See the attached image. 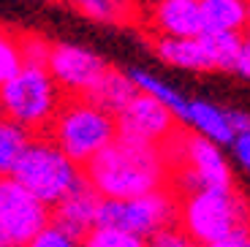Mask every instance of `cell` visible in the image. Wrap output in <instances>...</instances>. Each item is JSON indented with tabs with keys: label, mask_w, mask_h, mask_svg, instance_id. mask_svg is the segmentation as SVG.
Masks as SVG:
<instances>
[{
	"label": "cell",
	"mask_w": 250,
	"mask_h": 247,
	"mask_svg": "<svg viewBox=\"0 0 250 247\" xmlns=\"http://www.w3.org/2000/svg\"><path fill=\"white\" fill-rule=\"evenodd\" d=\"M79 247H147L144 239H136L131 234H123L117 228H106V226H95L87 236L79 239Z\"/></svg>",
	"instance_id": "cell-22"
},
{
	"label": "cell",
	"mask_w": 250,
	"mask_h": 247,
	"mask_svg": "<svg viewBox=\"0 0 250 247\" xmlns=\"http://www.w3.org/2000/svg\"><path fill=\"white\" fill-rule=\"evenodd\" d=\"M44 68L62 93V98H87L95 82L109 68V62L87 46L57 41L49 46Z\"/></svg>",
	"instance_id": "cell-8"
},
{
	"label": "cell",
	"mask_w": 250,
	"mask_h": 247,
	"mask_svg": "<svg viewBox=\"0 0 250 247\" xmlns=\"http://www.w3.org/2000/svg\"><path fill=\"white\" fill-rule=\"evenodd\" d=\"M125 74L133 82L136 93H142V95H147V98L158 101L161 106H166L182 125V120H185V114H188V101H190L188 95H182L177 87H171L169 82H163L161 76H152L150 71H144V68H131V71H125Z\"/></svg>",
	"instance_id": "cell-17"
},
{
	"label": "cell",
	"mask_w": 250,
	"mask_h": 247,
	"mask_svg": "<svg viewBox=\"0 0 250 247\" xmlns=\"http://www.w3.org/2000/svg\"><path fill=\"white\" fill-rule=\"evenodd\" d=\"M163 155L171 171L169 187L177 193V198L201 187H234L231 163L223 155V147L196 133L180 128L163 147Z\"/></svg>",
	"instance_id": "cell-5"
},
{
	"label": "cell",
	"mask_w": 250,
	"mask_h": 247,
	"mask_svg": "<svg viewBox=\"0 0 250 247\" xmlns=\"http://www.w3.org/2000/svg\"><path fill=\"white\" fill-rule=\"evenodd\" d=\"M11 179L19 182L33 198H38L49 209L60 204L62 198H68L71 193H76L79 187H84L82 166L68 161L44 133L30 139Z\"/></svg>",
	"instance_id": "cell-4"
},
{
	"label": "cell",
	"mask_w": 250,
	"mask_h": 247,
	"mask_svg": "<svg viewBox=\"0 0 250 247\" xmlns=\"http://www.w3.org/2000/svg\"><path fill=\"white\" fill-rule=\"evenodd\" d=\"M76 166H87L117 139V125L109 111L98 109L87 98H62L57 114L44 133Z\"/></svg>",
	"instance_id": "cell-3"
},
{
	"label": "cell",
	"mask_w": 250,
	"mask_h": 247,
	"mask_svg": "<svg viewBox=\"0 0 250 247\" xmlns=\"http://www.w3.org/2000/svg\"><path fill=\"white\" fill-rule=\"evenodd\" d=\"M152 52L171 68L182 71H212L204 38H152Z\"/></svg>",
	"instance_id": "cell-15"
},
{
	"label": "cell",
	"mask_w": 250,
	"mask_h": 247,
	"mask_svg": "<svg viewBox=\"0 0 250 247\" xmlns=\"http://www.w3.org/2000/svg\"><path fill=\"white\" fill-rule=\"evenodd\" d=\"M177 228L196 247L245 239L250 204L237 187H201L177 198Z\"/></svg>",
	"instance_id": "cell-2"
},
{
	"label": "cell",
	"mask_w": 250,
	"mask_h": 247,
	"mask_svg": "<svg viewBox=\"0 0 250 247\" xmlns=\"http://www.w3.org/2000/svg\"><path fill=\"white\" fill-rule=\"evenodd\" d=\"M229 147H231V155H234V161H237V166L250 177V128L239 130Z\"/></svg>",
	"instance_id": "cell-25"
},
{
	"label": "cell",
	"mask_w": 250,
	"mask_h": 247,
	"mask_svg": "<svg viewBox=\"0 0 250 247\" xmlns=\"http://www.w3.org/2000/svg\"><path fill=\"white\" fill-rule=\"evenodd\" d=\"M98 226L117 228L136 239H152L163 228L177 226V193L161 187L147 196L123 198V201H101Z\"/></svg>",
	"instance_id": "cell-7"
},
{
	"label": "cell",
	"mask_w": 250,
	"mask_h": 247,
	"mask_svg": "<svg viewBox=\"0 0 250 247\" xmlns=\"http://www.w3.org/2000/svg\"><path fill=\"white\" fill-rule=\"evenodd\" d=\"M30 139L33 136L27 130L14 125L11 120L0 117V177H11L14 174L25 147L30 144Z\"/></svg>",
	"instance_id": "cell-19"
},
{
	"label": "cell",
	"mask_w": 250,
	"mask_h": 247,
	"mask_svg": "<svg viewBox=\"0 0 250 247\" xmlns=\"http://www.w3.org/2000/svg\"><path fill=\"white\" fill-rule=\"evenodd\" d=\"M139 19L152 38H196L201 36L199 0H150Z\"/></svg>",
	"instance_id": "cell-11"
},
{
	"label": "cell",
	"mask_w": 250,
	"mask_h": 247,
	"mask_svg": "<svg viewBox=\"0 0 250 247\" xmlns=\"http://www.w3.org/2000/svg\"><path fill=\"white\" fill-rule=\"evenodd\" d=\"M27 247H79V239L62 234L60 228H55V226H46L41 234H36L30 242H27Z\"/></svg>",
	"instance_id": "cell-24"
},
{
	"label": "cell",
	"mask_w": 250,
	"mask_h": 247,
	"mask_svg": "<svg viewBox=\"0 0 250 247\" xmlns=\"http://www.w3.org/2000/svg\"><path fill=\"white\" fill-rule=\"evenodd\" d=\"M133 3H139V0H133Z\"/></svg>",
	"instance_id": "cell-30"
},
{
	"label": "cell",
	"mask_w": 250,
	"mask_h": 247,
	"mask_svg": "<svg viewBox=\"0 0 250 247\" xmlns=\"http://www.w3.org/2000/svg\"><path fill=\"white\" fill-rule=\"evenodd\" d=\"M182 125L185 128L190 125V133L218 144V147H229L234 142V128L229 123V111L209 103V101L201 98L188 101V114L182 120Z\"/></svg>",
	"instance_id": "cell-13"
},
{
	"label": "cell",
	"mask_w": 250,
	"mask_h": 247,
	"mask_svg": "<svg viewBox=\"0 0 250 247\" xmlns=\"http://www.w3.org/2000/svg\"><path fill=\"white\" fill-rule=\"evenodd\" d=\"M98 209H101V198L84 185L76 193H71L68 198H62L57 206H52L49 226L60 228L62 234L74 236V239H82L98 226Z\"/></svg>",
	"instance_id": "cell-12"
},
{
	"label": "cell",
	"mask_w": 250,
	"mask_h": 247,
	"mask_svg": "<svg viewBox=\"0 0 250 247\" xmlns=\"http://www.w3.org/2000/svg\"><path fill=\"white\" fill-rule=\"evenodd\" d=\"M114 125H117V139L158 149L166 147L171 136L182 128L180 120L166 106H161L158 101L147 98L142 93L133 95L131 103L114 117Z\"/></svg>",
	"instance_id": "cell-10"
},
{
	"label": "cell",
	"mask_w": 250,
	"mask_h": 247,
	"mask_svg": "<svg viewBox=\"0 0 250 247\" xmlns=\"http://www.w3.org/2000/svg\"><path fill=\"white\" fill-rule=\"evenodd\" d=\"M22 49H19V33L0 27V87L11 82L22 71Z\"/></svg>",
	"instance_id": "cell-21"
},
{
	"label": "cell",
	"mask_w": 250,
	"mask_h": 247,
	"mask_svg": "<svg viewBox=\"0 0 250 247\" xmlns=\"http://www.w3.org/2000/svg\"><path fill=\"white\" fill-rule=\"evenodd\" d=\"M49 46L52 43L46 38H41L38 33H19V49H22L25 65H44Z\"/></svg>",
	"instance_id": "cell-23"
},
{
	"label": "cell",
	"mask_w": 250,
	"mask_h": 247,
	"mask_svg": "<svg viewBox=\"0 0 250 247\" xmlns=\"http://www.w3.org/2000/svg\"><path fill=\"white\" fill-rule=\"evenodd\" d=\"M79 17L101 25H128L139 19V3L133 0H62Z\"/></svg>",
	"instance_id": "cell-18"
},
{
	"label": "cell",
	"mask_w": 250,
	"mask_h": 247,
	"mask_svg": "<svg viewBox=\"0 0 250 247\" xmlns=\"http://www.w3.org/2000/svg\"><path fill=\"white\" fill-rule=\"evenodd\" d=\"M248 239H250V234H248Z\"/></svg>",
	"instance_id": "cell-31"
},
{
	"label": "cell",
	"mask_w": 250,
	"mask_h": 247,
	"mask_svg": "<svg viewBox=\"0 0 250 247\" xmlns=\"http://www.w3.org/2000/svg\"><path fill=\"white\" fill-rule=\"evenodd\" d=\"M201 38H204V46H207V55H209L212 71L234 74L242 36H201Z\"/></svg>",
	"instance_id": "cell-20"
},
{
	"label": "cell",
	"mask_w": 250,
	"mask_h": 247,
	"mask_svg": "<svg viewBox=\"0 0 250 247\" xmlns=\"http://www.w3.org/2000/svg\"><path fill=\"white\" fill-rule=\"evenodd\" d=\"M207 247H250V239H229V242H218V245H207Z\"/></svg>",
	"instance_id": "cell-28"
},
{
	"label": "cell",
	"mask_w": 250,
	"mask_h": 247,
	"mask_svg": "<svg viewBox=\"0 0 250 247\" xmlns=\"http://www.w3.org/2000/svg\"><path fill=\"white\" fill-rule=\"evenodd\" d=\"M201 36H242L248 30L245 0H199Z\"/></svg>",
	"instance_id": "cell-14"
},
{
	"label": "cell",
	"mask_w": 250,
	"mask_h": 247,
	"mask_svg": "<svg viewBox=\"0 0 250 247\" xmlns=\"http://www.w3.org/2000/svg\"><path fill=\"white\" fill-rule=\"evenodd\" d=\"M234 74H239L242 79L250 82V30L242 33V41H239V55H237V65H234Z\"/></svg>",
	"instance_id": "cell-27"
},
{
	"label": "cell",
	"mask_w": 250,
	"mask_h": 247,
	"mask_svg": "<svg viewBox=\"0 0 250 247\" xmlns=\"http://www.w3.org/2000/svg\"><path fill=\"white\" fill-rule=\"evenodd\" d=\"M49 226V206L33 198L11 177H0V247H27Z\"/></svg>",
	"instance_id": "cell-9"
},
{
	"label": "cell",
	"mask_w": 250,
	"mask_h": 247,
	"mask_svg": "<svg viewBox=\"0 0 250 247\" xmlns=\"http://www.w3.org/2000/svg\"><path fill=\"white\" fill-rule=\"evenodd\" d=\"M147 247H196V245L177 226H171V228H163L161 234H155L152 239H147Z\"/></svg>",
	"instance_id": "cell-26"
},
{
	"label": "cell",
	"mask_w": 250,
	"mask_h": 247,
	"mask_svg": "<svg viewBox=\"0 0 250 247\" xmlns=\"http://www.w3.org/2000/svg\"><path fill=\"white\" fill-rule=\"evenodd\" d=\"M133 95H136V87L128 79V74L109 65V68L104 71V76L95 82V87L90 90L87 101H93L98 109H104V111H109L112 117H117L120 111L131 103Z\"/></svg>",
	"instance_id": "cell-16"
},
{
	"label": "cell",
	"mask_w": 250,
	"mask_h": 247,
	"mask_svg": "<svg viewBox=\"0 0 250 247\" xmlns=\"http://www.w3.org/2000/svg\"><path fill=\"white\" fill-rule=\"evenodd\" d=\"M82 171H84V185L101 201H123V198L147 196L152 190L169 187L171 177L163 149L131 144L123 139H114Z\"/></svg>",
	"instance_id": "cell-1"
},
{
	"label": "cell",
	"mask_w": 250,
	"mask_h": 247,
	"mask_svg": "<svg viewBox=\"0 0 250 247\" xmlns=\"http://www.w3.org/2000/svg\"><path fill=\"white\" fill-rule=\"evenodd\" d=\"M62 103V93L44 65H22L11 82L0 87V117L11 120L30 136L46 133Z\"/></svg>",
	"instance_id": "cell-6"
},
{
	"label": "cell",
	"mask_w": 250,
	"mask_h": 247,
	"mask_svg": "<svg viewBox=\"0 0 250 247\" xmlns=\"http://www.w3.org/2000/svg\"><path fill=\"white\" fill-rule=\"evenodd\" d=\"M245 6H248V30H250V0H245Z\"/></svg>",
	"instance_id": "cell-29"
}]
</instances>
